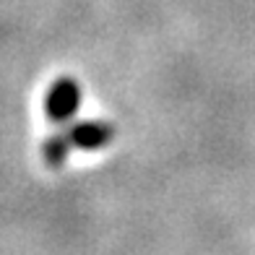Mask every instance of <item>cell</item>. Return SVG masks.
Listing matches in <instances>:
<instances>
[{
	"label": "cell",
	"mask_w": 255,
	"mask_h": 255,
	"mask_svg": "<svg viewBox=\"0 0 255 255\" xmlns=\"http://www.w3.org/2000/svg\"><path fill=\"white\" fill-rule=\"evenodd\" d=\"M81 84L71 76H60L55 78L47 86V94H44V115L47 120L55 125H65L71 123L78 110H81Z\"/></svg>",
	"instance_id": "6da1fadb"
},
{
	"label": "cell",
	"mask_w": 255,
	"mask_h": 255,
	"mask_svg": "<svg viewBox=\"0 0 255 255\" xmlns=\"http://www.w3.org/2000/svg\"><path fill=\"white\" fill-rule=\"evenodd\" d=\"M65 130L73 141V148H78V151H99L107 143H112L115 133H118L112 123L104 120H76Z\"/></svg>",
	"instance_id": "7a4b0ae2"
},
{
	"label": "cell",
	"mask_w": 255,
	"mask_h": 255,
	"mask_svg": "<svg viewBox=\"0 0 255 255\" xmlns=\"http://www.w3.org/2000/svg\"><path fill=\"white\" fill-rule=\"evenodd\" d=\"M71 151H73V141H71V135H68V130L52 133L42 146V156L47 161V167H52V169L63 167L68 161V156H71Z\"/></svg>",
	"instance_id": "3957f363"
}]
</instances>
